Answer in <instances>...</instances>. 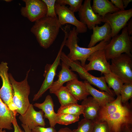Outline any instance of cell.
I'll list each match as a JSON object with an SVG mask.
<instances>
[{"label":"cell","mask_w":132,"mask_h":132,"mask_svg":"<svg viewBox=\"0 0 132 132\" xmlns=\"http://www.w3.org/2000/svg\"><path fill=\"white\" fill-rule=\"evenodd\" d=\"M111 60V72L120 78L124 84L132 83V56L123 53Z\"/></svg>","instance_id":"7"},{"label":"cell","mask_w":132,"mask_h":132,"mask_svg":"<svg viewBox=\"0 0 132 132\" xmlns=\"http://www.w3.org/2000/svg\"><path fill=\"white\" fill-rule=\"evenodd\" d=\"M61 60L68 65L72 71L77 72L81 79L96 87L101 90L107 92L114 97L116 95L113 90L109 88L107 85L104 77H97L91 75L82 66L78 61L71 60L63 52L61 54Z\"/></svg>","instance_id":"6"},{"label":"cell","mask_w":132,"mask_h":132,"mask_svg":"<svg viewBox=\"0 0 132 132\" xmlns=\"http://www.w3.org/2000/svg\"><path fill=\"white\" fill-rule=\"evenodd\" d=\"M61 25L58 17L45 16L35 22L31 31L42 47L49 48L56 38Z\"/></svg>","instance_id":"1"},{"label":"cell","mask_w":132,"mask_h":132,"mask_svg":"<svg viewBox=\"0 0 132 132\" xmlns=\"http://www.w3.org/2000/svg\"><path fill=\"white\" fill-rule=\"evenodd\" d=\"M30 70L27 72L24 79L20 82L16 81L11 73H8L13 90V102L16 108V112L21 115L25 113L30 104L29 99L30 88L27 81Z\"/></svg>","instance_id":"5"},{"label":"cell","mask_w":132,"mask_h":132,"mask_svg":"<svg viewBox=\"0 0 132 132\" xmlns=\"http://www.w3.org/2000/svg\"><path fill=\"white\" fill-rule=\"evenodd\" d=\"M54 94L57 97L61 106L73 103H77V100L66 86H63Z\"/></svg>","instance_id":"25"},{"label":"cell","mask_w":132,"mask_h":132,"mask_svg":"<svg viewBox=\"0 0 132 132\" xmlns=\"http://www.w3.org/2000/svg\"><path fill=\"white\" fill-rule=\"evenodd\" d=\"M132 107L128 102L122 103L114 111L95 121H106L110 132H123L126 128L132 127Z\"/></svg>","instance_id":"3"},{"label":"cell","mask_w":132,"mask_h":132,"mask_svg":"<svg viewBox=\"0 0 132 132\" xmlns=\"http://www.w3.org/2000/svg\"><path fill=\"white\" fill-rule=\"evenodd\" d=\"M47 7L46 16L55 18L57 17L56 13L55 5L56 0H42Z\"/></svg>","instance_id":"31"},{"label":"cell","mask_w":132,"mask_h":132,"mask_svg":"<svg viewBox=\"0 0 132 132\" xmlns=\"http://www.w3.org/2000/svg\"><path fill=\"white\" fill-rule=\"evenodd\" d=\"M94 126L93 121L84 118L78 122L77 128L72 132H93Z\"/></svg>","instance_id":"28"},{"label":"cell","mask_w":132,"mask_h":132,"mask_svg":"<svg viewBox=\"0 0 132 132\" xmlns=\"http://www.w3.org/2000/svg\"><path fill=\"white\" fill-rule=\"evenodd\" d=\"M33 105L43 111L44 117L49 120L50 127L54 128L57 124V114L54 110V103L51 96L47 95L42 103H35Z\"/></svg>","instance_id":"18"},{"label":"cell","mask_w":132,"mask_h":132,"mask_svg":"<svg viewBox=\"0 0 132 132\" xmlns=\"http://www.w3.org/2000/svg\"><path fill=\"white\" fill-rule=\"evenodd\" d=\"M94 12L102 18L108 13H112L120 10L108 0H93L91 6Z\"/></svg>","instance_id":"23"},{"label":"cell","mask_w":132,"mask_h":132,"mask_svg":"<svg viewBox=\"0 0 132 132\" xmlns=\"http://www.w3.org/2000/svg\"><path fill=\"white\" fill-rule=\"evenodd\" d=\"M132 16V9L120 10L112 13L106 14L103 18L102 22H107L111 30V37L118 34L121 30L126 26Z\"/></svg>","instance_id":"10"},{"label":"cell","mask_w":132,"mask_h":132,"mask_svg":"<svg viewBox=\"0 0 132 132\" xmlns=\"http://www.w3.org/2000/svg\"><path fill=\"white\" fill-rule=\"evenodd\" d=\"M57 132H72V131L68 127H65L61 128Z\"/></svg>","instance_id":"37"},{"label":"cell","mask_w":132,"mask_h":132,"mask_svg":"<svg viewBox=\"0 0 132 132\" xmlns=\"http://www.w3.org/2000/svg\"><path fill=\"white\" fill-rule=\"evenodd\" d=\"M124 8L127 7L129 3L132 1V0H122Z\"/></svg>","instance_id":"38"},{"label":"cell","mask_w":132,"mask_h":132,"mask_svg":"<svg viewBox=\"0 0 132 132\" xmlns=\"http://www.w3.org/2000/svg\"><path fill=\"white\" fill-rule=\"evenodd\" d=\"M123 132H132V127H126L124 130Z\"/></svg>","instance_id":"40"},{"label":"cell","mask_w":132,"mask_h":132,"mask_svg":"<svg viewBox=\"0 0 132 132\" xmlns=\"http://www.w3.org/2000/svg\"><path fill=\"white\" fill-rule=\"evenodd\" d=\"M44 113L41 110L38 111H36L33 105L30 104L25 113L20 115L19 118L22 124L28 126L31 130L38 126L45 127Z\"/></svg>","instance_id":"15"},{"label":"cell","mask_w":132,"mask_h":132,"mask_svg":"<svg viewBox=\"0 0 132 132\" xmlns=\"http://www.w3.org/2000/svg\"><path fill=\"white\" fill-rule=\"evenodd\" d=\"M66 86L78 100H83L90 95L84 82L78 79L67 82Z\"/></svg>","instance_id":"21"},{"label":"cell","mask_w":132,"mask_h":132,"mask_svg":"<svg viewBox=\"0 0 132 132\" xmlns=\"http://www.w3.org/2000/svg\"><path fill=\"white\" fill-rule=\"evenodd\" d=\"M83 1V0H56V2L60 5H69V9L75 12L78 11L82 6Z\"/></svg>","instance_id":"29"},{"label":"cell","mask_w":132,"mask_h":132,"mask_svg":"<svg viewBox=\"0 0 132 132\" xmlns=\"http://www.w3.org/2000/svg\"><path fill=\"white\" fill-rule=\"evenodd\" d=\"M83 106L77 103H73L61 106L58 109L57 113H65L78 115L83 114Z\"/></svg>","instance_id":"26"},{"label":"cell","mask_w":132,"mask_h":132,"mask_svg":"<svg viewBox=\"0 0 132 132\" xmlns=\"http://www.w3.org/2000/svg\"><path fill=\"white\" fill-rule=\"evenodd\" d=\"M103 74L105 81L108 83V87L113 89L117 96L120 95L121 91L124 84L122 80L111 72Z\"/></svg>","instance_id":"24"},{"label":"cell","mask_w":132,"mask_h":132,"mask_svg":"<svg viewBox=\"0 0 132 132\" xmlns=\"http://www.w3.org/2000/svg\"><path fill=\"white\" fill-rule=\"evenodd\" d=\"M25 4L21 9V15L31 22H36L46 16L47 7L40 0H23Z\"/></svg>","instance_id":"11"},{"label":"cell","mask_w":132,"mask_h":132,"mask_svg":"<svg viewBox=\"0 0 132 132\" xmlns=\"http://www.w3.org/2000/svg\"><path fill=\"white\" fill-rule=\"evenodd\" d=\"M5 1L7 2H9L11 1L12 0H5Z\"/></svg>","instance_id":"42"},{"label":"cell","mask_w":132,"mask_h":132,"mask_svg":"<svg viewBox=\"0 0 132 132\" xmlns=\"http://www.w3.org/2000/svg\"><path fill=\"white\" fill-rule=\"evenodd\" d=\"M67 38V36H64L57 56L53 63L47 64L45 66L43 75L44 79L40 89L37 93L34 95L33 101H36L41 98L44 93L49 89L54 82L57 67L60 64L61 53L65 45Z\"/></svg>","instance_id":"8"},{"label":"cell","mask_w":132,"mask_h":132,"mask_svg":"<svg viewBox=\"0 0 132 132\" xmlns=\"http://www.w3.org/2000/svg\"><path fill=\"white\" fill-rule=\"evenodd\" d=\"M93 33L91 35L88 47L90 48L95 46L98 42L103 40L110 42L111 37V27L107 22H105L102 26L96 25L93 29Z\"/></svg>","instance_id":"17"},{"label":"cell","mask_w":132,"mask_h":132,"mask_svg":"<svg viewBox=\"0 0 132 132\" xmlns=\"http://www.w3.org/2000/svg\"><path fill=\"white\" fill-rule=\"evenodd\" d=\"M91 0H85L82 4L78 14L80 21L86 25L89 30L102 22L103 18L93 11L91 4Z\"/></svg>","instance_id":"14"},{"label":"cell","mask_w":132,"mask_h":132,"mask_svg":"<svg viewBox=\"0 0 132 132\" xmlns=\"http://www.w3.org/2000/svg\"><path fill=\"white\" fill-rule=\"evenodd\" d=\"M90 95L98 102L101 106H104L113 101L115 99L105 91H99L94 88L87 81H84Z\"/></svg>","instance_id":"22"},{"label":"cell","mask_w":132,"mask_h":132,"mask_svg":"<svg viewBox=\"0 0 132 132\" xmlns=\"http://www.w3.org/2000/svg\"><path fill=\"white\" fill-rule=\"evenodd\" d=\"M78 34L76 27H74L69 32L65 45L70 50L69 53L67 55V57L72 61H80L81 65L84 67L86 61L89 56L97 50L104 49L109 42L103 40L96 46L91 48L81 47L77 44Z\"/></svg>","instance_id":"2"},{"label":"cell","mask_w":132,"mask_h":132,"mask_svg":"<svg viewBox=\"0 0 132 132\" xmlns=\"http://www.w3.org/2000/svg\"><path fill=\"white\" fill-rule=\"evenodd\" d=\"M127 24V29L129 35H132V19H131Z\"/></svg>","instance_id":"36"},{"label":"cell","mask_w":132,"mask_h":132,"mask_svg":"<svg viewBox=\"0 0 132 132\" xmlns=\"http://www.w3.org/2000/svg\"><path fill=\"white\" fill-rule=\"evenodd\" d=\"M57 123L67 125L78 121L79 116L65 113H57Z\"/></svg>","instance_id":"27"},{"label":"cell","mask_w":132,"mask_h":132,"mask_svg":"<svg viewBox=\"0 0 132 132\" xmlns=\"http://www.w3.org/2000/svg\"><path fill=\"white\" fill-rule=\"evenodd\" d=\"M31 132H57V131L54 128L51 127L45 128L38 126L32 130Z\"/></svg>","instance_id":"33"},{"label":"cell","mask_w":132,"mask_h":132,"mask_svg":"<svg viewBox=\"0 0 132 132\" xmlns=\"http://www.w3.org/2000/svg\"><path fill=\"white\" fill-rule=\"evenodd\" d=\"M94 122L93 132H110L108 124L104 121Z\"/></svg>","instance_id":"32"},{"label":"cell","mask_w":132,"mask_h":132,"mask_svg":"<svg viewBox=\"0 0 132 132\" xmlns=\"http://www.w3.org/2000/svg\"><path fill=\"white\" fill-rule=\"evenodd\" d=\"M120 95L122 103L127 102L132 97V83H125L121 88Z\"/></svg>","instance_id":"30"},{"label":"cell","mask_w":132,"mask_h":132,"mask_svg":"<svg viewBox=\"0 0 132 132\" xmlns=\"http://www.w3.org/2000/svg\"><path fill=\"white\" fill-rule=\"evenodd\" d=\"M110 1L120 10H125L122 0H111Z\"/></svg>","instance_id":"34"},{"label":"cell","mask_w":132,"mask_h":132,"mask_svg":"<svg viewBox=\"0 0 132 132\" xmlns=\"http://www.w3.org/2000/svg\"><path fill=\"white\" fill-rule=\"evenodd\" d=\"M17 113L11 110L0 97V129L11 130Z\"/></svg>","instance_id":"19"},{"label":"cell","mask_w":132,"mask_h":132,"mask_svg":"<svg viewBox=\"0 0 132 132\" xmlns=\"http://www.w3.org/2000/svg\"><path fill=\"white\" fill-rule=\"evenodd\" d=\"M56 13L61 25L69 24L74 25L79 33H86L87 31V26L78 20L75 17L74 12L70 10L67 6L60 5L55 2V5Z\"/></svg>","instance_id":"12"},{"label":"cell","mask_w":132,"mask_h":132,"mask_svg":"<svg viewBox=\"0 0 132 132\" xmlns=\"http://www.w3.org/2000/svg\"><path fill=\"white\" fill-rule=\"evenodd\" d=\"M0 132H6V131L5 130H3L2 129H0Z\"/></svg>","instance_id":"41"},{"label":"cell","mask_w":132,"mask_h":132,"mask_svg":"<svg viewBox=\"0 0 132 132\" xmlns=\"http://www.w3.org/2000/svg\"><path fill=\"white\" fill-rule=\"evenodd\" d=\"M14 128V132H25L24 131L22 130L18 125L16 119L12 122Z\"/></svg>","instance_id":"35"},{"label":"cell","mask_w":132,"mask_h":132,"mask_svg":"<svg viewBox=\"0 0 132 132\" xmlns=\"http://www.w3.org/2000/svg\"><path fill=\"white\" fill-rule=\"evenodd\" d=\"M21 125L23 128L25 132H31V130L29 129L28 126L22 124Z\"/></svg>","instance_id":"39"},{"label":"cell","mask_w":132,"mask_h":132,"mask_svg":"<svg viewBox=\"0 0 132 132\" xmlns=\"http://www.w3.org/2000/svg\"><path fill=\"white\" fill-rule=\"evenodd\" d=\"M132 38L129 35L126 26L123 28L121 33L112 38L104 49L108 61L123 53L132 56Z\"/></svg>","instance_id":"4"},{"label":"cell","mask_w":132,"mask_h":132,"mask_svg":"<svg viewBox=\"0 0 132 132\" xmlns=\"http://www.w3.org/2000/svg\"><path fill=\"white\" fill-rule=\"evenodd\" d=\"M8 65L7 62L3 61L0 63V77L2 82V86L0 89V97L11 110L17 113L12 101L13 90L9 77Z\"/></svg>","instance_id":"9"},{"label":"cell","mask_w":132,"mask_h":132,"mask_svg":"<svg viewBox=\"0 0 132 132\" xmlns=\"http://www.w3.org/2000/svg\"><path fill=\"white\" fill-rule=\"evenodd\" d=\"M81 105L84 107L83 113L84 118L94 122L97 118L100 106L93 97H89L83 100Z\"/></svg>","instance_id":"20"},{"label":"cell","mask_w":132,"mask_h":132,"mask_svg":"<svg viewBox=\"0 0 132 132\" xmlns=\"http://www.w3.org/2000/svg\"><path fill=\"white\" fill-rule=\"evenodd\" d=\"M89 63L84 68L87 71L92 70L100 71L101 74L111 73L110 64L107 60L104 49L97 50L91 54L87 60Z\"/></svg>","instance_id":"13"},{"label":"cell","mask_w":132,"mask_h":132,"mask_svg":"<svg viewBox=\"0 0 132 132\" xmlns=\"http://www.w3.org/2000/svg\"><path fill=\"white\" fill-rule=\"evenodd\" d=\"M61 69L58 75V79L54 82L49 88L51 94H54L63 86L66 82L74 79H78L77 75L69 69V66L63 62L61 63Z\"/></svg>","instance_id":"16"}]
</instances>
